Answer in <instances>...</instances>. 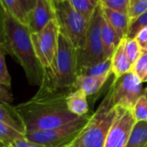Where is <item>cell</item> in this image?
I'll return each instance as SVG.
<instances>
[{
    "mask_svg": "<svg viewBox=\"0 0 147 147\" xmlns=\"http://www.w3.org/2000/svg\"><path fill=\"white\" fill-rule=\"evenodd\" d=\"M68 93L40 85L31 99L16 106L26 133L57 128L78 121L80 117L67 108Z\"/></svg>",
    "mask_w": 147,
    "mask_h": 147,
    "instance_id": "1",
    "label": "cell"
},
{
    "mask_svg": "<svg viewBox=\"0 0 147 147\" xmlns=\"http://www.w3.org/2000/svg\"><path fill=\"white\" fill-rule=\"evenodd\" d=\"M4 46L7 53L23 68L28 83L40 87L44 78V68L36 56L29 28L9 13H6Z\"/></svg>",
    "mask_w": 147,
    "mask_h": 147,
    "instance_id": "2",
    "label": "cell"
},
{
    "mask_svg": "<svg viewBox=\"0 0 147 147\" xmlns=\"http://www.w3.org/2000/svg\"><path fill=\"white\" fill-rule=\"evenodd\" d=\"M77 76V48L68 38L59 33L56 55L52 65L44 70V78L40 85L71 92L74 90Z\"/></svg>",
    "mask_w": 147,
    "mask_h": 147,
    "instance_id": "3",
    "label": "cell"
},
{
    "mask_svg": "<svg viewBox=\"0 0 147 147\" xmlns=\"http://www.w3.org/2000/svg\"><path fill=\"white\" fill-rule=\"evenodd\" d=\"M115 84L112 82L96 111L90 115L85 127L72 142L77 147H103L115 118Z\"/></svg>",
    "mask_w": 147,
    "mask_h": 147,
    "instance_id": "4",
    "label": "cell"
},
{
    "mask_svg": "<svg viewBox=\"0 0 147 147\" xmlns=\"http://www.w3.org/2000/svg\"><path fill=\"white\" fill-rule=\"evenodd\" d=\"M102 16V9L99 4L90 19L82 45L77 48L78 70L101 63L107 59L101 35Z\"/></svg>",
    "mask_w": 147,
    "mask_h": 147,
    "instance_id": "5",
    "label": "cell"
},
{
    "mask_svg": "<svg viewBox=\"0 0 147 147\" xmlns=\"http://www.w3.org/2000/svg\"><path fill=\"white\" fill-rule=\"evenodd\" d=\"M53 4L59 33L78 48L84 40L90 21L75 10L68 0H53Z\"/></svg>",
    "mask_w": 147,
    "mask_h": 147,
    "instance_id": "6",
    "label": "cell"
},
{
    "mask_svg": "<svg viewBox=\"0 0 147 147\" xmlns=\"http://www.w3.org/2000/svg\"><path fill=\"white\" fill-rule=\"evenodd\" d=\"M90 117V115H87L68 125L48 130L28 132L24 136L29 141L44 147L68 146L78 137Z\"/></svg>",
    "mask_w": 147,
    "mask_h": 147,
    "instance_id": "7",
    "label": "cell"
},
{
    "mask_svg": "<svg viewBox=\"0 0 147 147\" xmlns=\"http://www.w3.org/2000/svg\"><path fill=\"white\" fill-rule=\"evenodd\" d=\"M59 29L56 20H53L40 32L31 34L36 56L44 70L48 69L54 59L58 48Z\"/></svg>",
    "mask_w": 147,
    "mask_h": 147,
    "instance_id": "8",
    "label": "cell"
},
{
    "mask_svg": "<svg viewBox=\"0 0 147 147\" xmlns=\"http://www.w3.org/2000/svg\"><path fill=\"white\" fill-rule=\"evenodd\" d=\"M115 118L103 147H126L130 133L137 121L133 109L115 105Z\"/></svg>",
    "mask_w": 147,
    "mask_h": 147,
    "instance_id": "9",
    "label": "cell"
},
{
    "mask_svg": "<svg viewBox=\"0 0 147 147\" xmlns=\"http://www.w3.org/2000/svg\"><path fill=\"white\" fill-rule=\"evenodd\" d=\"M113 82L115 104L134 110L138 99L145 93L141 80L132 71Z\"/></svg>",
    "mask_w": 147,
    "mask_h": 147,
    "instance_id": "10",
    "label": "cell"
},
{
    "mask_svg": "<svg viewBox=\"0 0 147 147\" xmlns=\"http://www.w3.org/2000/svg\"><path fill=\"white\" fill-rule=\"evenodd\" d=\"M53 20H55L53 0H37L34 9L27 17V25L31 34H34L43 29Z\"/></svg>",
    "mask_w": 147,
    "mask_h": 147,
    "instance_id": "11",
    "label": "cell"
},
{
    "mask_svg": "<svg viewBox=\"0 0 147 147\" xmlns=\"http://www.w3.org/2000/svg\"><path fill=\"white\" fill-rule=\"evenodd\" d=\"M126 38L122 39L112 56V74L114 79L117 80L126 73L132 71L133 65L129 61L125 51Z\"/></svg>",
    "mask_w": 147,
    "mask_h": 147,
    "instance_id": "12",
    "label": "cell"
},
{
    "mask_svg": "<svg viewBox=\"0 0 147 147\" xmlns=\"http://www.w3.org/2000/svg\"><path fill=\"white\" fill-rule=\"evenodd\" d=\"M101 9H102V16L115 30L120 40L127 38L129 29V25H130V19L127 14L109 9L107 8H103L102 6H101Z\"/></svg>",
    "mask_w": 147,
    "mask_h": 147,
    "instance_id": "13",
    "label": "cell"
},
{
    "mask_svg": "<svg viewBox=\"0 0 147 147\" xmlns=\"http://www.w3.org/2000/svg\"><path fill=\"white\" fill-rule=\"evenodd\" d=\"M101 35L105 56L107 59L111 58L121 40L103 16H102L101 20Z\"/></svg>",
    "mask_w": 147,
    "mask_h": 147,
    "instance_id": "14",
    "label": "cell"
},
{
    "mask_svg": "<svg viewBox=\"0 0 147 147\" xmlns=\"http://www.w3.org/2000/svg\"><path fill=\"white\" fill-rule=\"evenodd\" d=\"M111 75H105L102 77H90L84 75H78L75 84L74 90H80L85 93L87 96H93L103 86L106 81L109 78Z\"/></svg>",
    "mask_w": 147,
    "mask_h": 147,
    "instance_id": "15",
    "label": "cell"
},
{
    "mask_svg": "<svg viewBox=\"0 0 147 147\" xmlns=\"http://www.w3.org/2000/svg\"><path fill=\"white\" fill-rule=\"evenodd\" d=\"M87 96L80 90H74L68 93L65 98L68 109L77 116L82 117L89 115Z\"/></svg>",
    "mask_w": 147,
    "mask_h": 147,
    "instance_id": "16",
    "label": "cell"
},
{
    "mask_svg": "<svg viewBox=\"0 0 147 147\" xmlns=\"http://www.w3.org/2000/svg\"><path fill=\"white\" fill-rule=\"evenodd\" d=\"M0 121L9 125L21 134H25L24 125L15 107L8 103L0 102Z\"/></svg>",
    "mask_w": 147,
    "mask_h": 147,
    "instance_id": "17",
    "label": "cell"
},
{
    "mask_svg": "<svg viewBox=\"0 0 147 147\" xmlns=\"http://www.w3.org/2000/svg\"><path fill=\"white\" fill-rule=\"evenodd\" d=\"M147 146V121H136L126 147H145Z\"/></svg>",
    "mask_w": 147,
    "mask_h": 147,
    "instance_id": "18",
    "label": "cell"
},
{
    "mask_svg": "<svg viewBox=\"0 0 147 147\" xmlns=\"http://www.w3.org/2000/svg\"><path fill=\"white\" fill-rule=\"evenodd\" d=\"M112 57L106 59L104 61L86 67H82L78 70V75L90 77H102L105 75H112Z\"/></svg>",
    "mask_w": 147,
    "mask_h": 147,
    "instance_id": "19",
    "label": "cell"
},
{
    "mask_svg": "<svg viewBox=\"0 0 147 147\" xmlns=\"http://www.w3.org/2000/svg\"><path fill=\"white\" fill-rule=\"evenodd\" d=\"M72 8L90 21L96 9L99 5V0H68Z\"/></svg>",
    "mask_w": 147,
    "mask_h": 147,
    "instance_id": "20",
    "label": "cell"
},
{
    "mask_svg": "<svg viewBox=\"0 0 147 147\" xmlns=\"http://www.w3.org/2000/svg\"><path fill=\"white\" fill-rule=\"evenodd\" d=\"M24 134L14 129L9 125L0 121V141L8 147L16 140L23 137Z\"/></svg>",
    "mask_w": 147,
    "mask_h": 147,
    "instance_id": "21",
    "label": "cell"
},
{
    "mask_svg": "<svg viewBox=\"0 0 147 147\" xmlns=\"http://www.w3.org/2000/svg\"><path fill=\"white\" fill-rule=\"evenodd\" d=\"M125 51L129 61L131 62L132 65H134L135 62L138 60V59L140 58L142 52V48L138 43V41L136 40V39L126 38Z\"/></svg>",
    "mask_w": 147,
    "mask_h": 147,
    "instance_id": "22",
    "label": "cell"
},
{
    "mask_svg": "<svg viewBox=\"0 0 147 147\" xmlns=\"http://www.w3.org/2000/svg\"><path fill=\"white\" fill-rule=\"evenodd\" d=\"M6 53L7 51L4 44H0V84L9 89L11 85V78L5 63Z\"/></svg>",
    "mask_w": 147,
    "mask_h": 147,
    "instance_id": "23",
    "label": "cell"
},
{
    "mask_svg": "<svg viewBox=\"0 0 147 147\" xmlns=\"http://www.w3.org/2000/svg\"><path fill=\"white\" fill-rule=\"evenodd\" d=\"M7 13L10 14L21 22L27 24V17L16 0H0Z\"/></svg>",
    "mask_w": 147,
    "mask_h": 147,
    "instance_id": "24",
    "label": "cell"
},
{
    "mask_svg": "<svg viewBox=\"0 0 147 147\" xmlns=\"http://www.w3.org/2000/svg\"><path fill=\"white\" fill-rule=\"evenodd\" d=\"M147 10V0H129L127 16L130 22Z\"/></svg>",
    "mask_w": 147,
    "mask_h": 147,
    "instance_id": "25",
    "label": "cell"
},
{
    "mask_svg": "<svg viewBox=\"0 0 147 147\" xmlns=\"http://www.w3.org/2000/svg\"><path fill=\"white\" fill-rule=\"evenodd\" d=\"M146 27H147V10L130 22L127 38L134 39L138 33Z\"/></svg>",
    "mask_w": 147,
    "mask_h": 147,
    "instance_id": "26",
    "label": "cell"
},
{
    "mask_svg": "<svg viewBox=\"0 0 147 147\" xmlns=\"http://www.w3.org/2000/svg\"><path fill=\"white\" fill-rule=\"evenodd\" d=\"M132 71L138 76L141 82L144 83L147 72V50L142 49L141 54L135 64L133 65Z\"/></svg>",
    "mask_w": 147,
    "mask_h": 147,
    "instance_id": "27",
    "label": "cell"
},
{
    "mask_svg": "<svg viewBox=\"0 0 147 147\" xmlns=\"http://www.w3.org/2000/svg\"><path fill=\"white\" fill-rule=\"evenodd\" d=\"M134 114L137 121H147V95L146 93L138 99L134 108Z\"/></svg>",
    "mask_w": 147,
    "mask_h": 147,
    "instance_id": "28",
    "label": "cell"
},
{
    "mask_svg": "<svg viewBox=\"0 0 147 147\" xmlns=\"http://www.w3.org/2000/svg\"><path fill=\"white\" fill-rule=\"evenodd\" d=\"M129 0H99V4L109 9L127 14Z\"/></svg>",
    "mask_w": 147,
    "mask_h": 147,
    "instance_id": "29",
    "label": "cell"
},
{
    "mask_svg": "<svg viewBox=\"0 0 147 147\" xmlns=\"http://www.w3.org/2000/svg\"><path fill=\"white\" fill-rule=\"evenodd\" d=\"M6 10L0 1V44L6 40Z\"/></svg>",
    "mask_w": 147,
    "mask_h": 147,
    "instance_id": "30",
    "label": "cell"
},
{
    "mask_svg": "<svg viewBox=\"0 0 147 147\" xmlns=\"http://www.w3.org/2000/svg\"><path fill=\"white\" fill-rule=\"evenodd\" d=\"M23 13L25 14L26 17L30 14V12L34 9L37 0H16Z\"/></svg>",
    "mask_w": 147,
    "mask_h": 147,
    "instance_id": "31",
    "label": "cell"
},
{
    "mask_svg": "<svg viewBox=\"0 0 147 147\" xmlns=\"http://www.w3.org/2000/svg\"><path fill=\"white\" fill-rule=\"evenodd\" d=\"M8 147H44L40 145L33 143L31 141H29L28 140H27L25 138V136L19 138L17 140H16L10 146Z\"/></svg>",
    "mask_w": 147,
    "mask_h": 147,
    "instance_id": "32",
    "label": "cell"
},
{
    "mask_svg": "<svg viewBox=\"0 0 147 147\" xmlns=\"http://www.w3.org/2000/svg\"><path fill=\"white\" fill-rule=\"evenodd\" d=\"M9 88L0 84V102L2 103H11L13 102V96L8 90Z\"/></svg>",
    "mask_w": 147,
    "mask_h": 147,
    "instance_id": "33",
    "label": "cell"
},
{
    "mask_svg": "<svg viewBox=\"0 0 147 147\" xmlns=\"http://www.w3.org/2000/svg\"><path fill=\"white\" fill-rule=\"evenodd\" d=\"M142 49H147V27L142 28L134 38Z\"/></svg>",
    "mask_w": 147,
    "mask_h": 147,
    "instance_id": "34",
    "label": "cell"
},
{
    "mask_svg": "<svg viewBox=\"0 0 147 147\" xmlns=\"http://www.w3.org/2000/svg\"><path fill=\"white\" fill-rule=\"evenodd\" d=\"M0 147H7L5 145H3L1 141H0Z\"/></svg>",
    "mask_w": 147,
    "mask_h": 147,
    "instance_id": "35",
    "label": "cell"
},
{
    "mask_svg": "<svg viewBox=\"0 0 147 147\" xmlns=\"http://www.w3.org/2000/svg\"><path fill=\"white\" fill-rule=\"evenodd\" d=\"M67 147H77V146H74V145L72 144V143H71V144L70 146H67Z\"/></svg>",
    "mask_w": 147,
    "mask_h": 147,
    "instance_id": "36",
    "label": "cell"
},
{
    "mask_svg": "<svg viewBox=\"0 0 147 147\" xmlns=\"http://www.w3.org/2000/svg\"><path fill=\"white\" fill-rule=\"evenodd\" d=\"M145 147H147V146H145Z\"/></svg>",
    "mask_w": 147,
    "mask_h": 147,
    "instance_id": "37",
    "label": "cell"
},
{
    "mask_svg": "<svg viewBox=\"0 0 147 147\" xmlns=\"http://www.w3.org/2000/svg\"><path fill=\"white\" fill-rule=\"evenodd\" d=\"M146 50H147V49H146Z\"/></svg>",
    "mask_w": 147,
    "mask_h": 147,
    "instance_id": "38",
    "label": "cell"
},
{
    "mask_svg": "<svg viewBox=\"0 0 147 147\" xmlns=\"http://www.w3.org/2000/svg\"><path fill=\"white\" fill-rule=\"evenodd\" d=\"M65 147H67V146H65Z\"/></svg>",
    "mask_w": 147,
    "mask_h": 147,
    "instance_id": "39",
    "label": "cell"
}]
</instances>
